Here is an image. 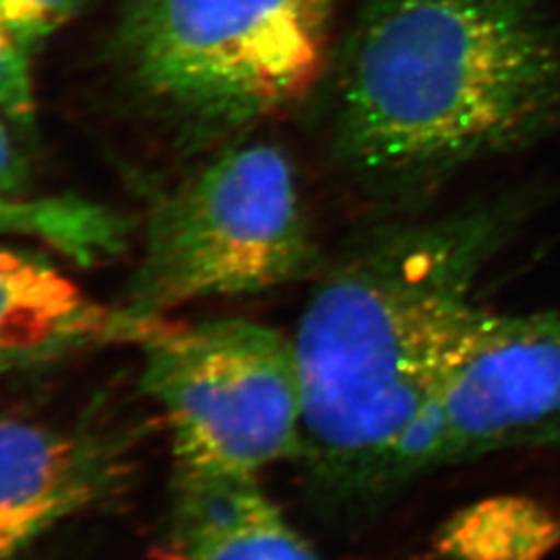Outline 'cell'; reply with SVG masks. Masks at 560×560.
Segmentation results:
<instances>
[{
    "label": "cell",
    "instance_id": "3957f363",
    "mask_svg": "<svg viewBox=\"0 0 560 560\" xmlns=\"http://www.w3.org/2000/svg\"><path fill=\"white\" fill-rule=\"evenodd\" d=\"M332 9L335 0H133L120 55L154 101L240 127L320 80Z\"/></svg>",
    "mask_w": 560,
    "mask_h": 560
},
{
    "label": "cell",
    "instance_id": "7c38bea8",
    "mask_svg": "<svg viewBox=\"0 0 560 560\" xmlns=\"http://www.w3.org/2000/svg\"><path fill=\"white\" fill-rule=\"evenodd\" d=\"M27 48L7 27L0 25V108L18 120L34 115V83Z\"/></svg>",
    "mask_w": 560,
    "mask_h": 560
},
{
    "label": "cell",
    "instance_id": "6da1fadb",
    "mask_svg": "<svg viewBox=\"0 0 560 560\" xmlns=\"http://www.w3.org/2000/svg\"><path fill=\"white\" fill-rule=\"evenodd\" d=\"M501 210L386 231L320 280L293 339L300 459L330 511L382 504L390 459L420 420L486 264L506 237Z\"/></svg>",
    "mask_w": 560,
    "mask_h": 560
},
{
    "label": "cell",
    "instance_id": "8992f818",
    "mask_svg": "<svg viewBox=\"0 0 560 560\" xmlns=\"http://www.w3.org/2000/svg\"><path fill=\"white\" fill-rule=\"evenodd\" d=\"M509 448L560 451V312L467 314L386 467L382 502L420 476Z\"/></svg>",
    "mask_w": 560,
    "mask_h": 560
},
{
    "label": "cell",
    "instance_id": "52a82bcc",
    "mask_svg": "<svg viewBox=\"0 0 560 560\" xmlns=\"http://www.w3.org/2000/svg\"><path fill=\"white\" fill-rule=\"evenodd\" d=\"M171 320L88 295L52 261L0 245V370H27L110 345H143Z\"/></svg>",
    "mask_w": 560,
    "mask_h": 560
},
{
    "label": "cell",
    "instance_id": "4fadbf2b",
    "mask_svg": "<svg viewBox=\"0 0 560 560\" xmlns=\"http://www.w3.org/2000/svg\"><path fill=\"white\" fill-rule=\"evenodd\" d=\"M23 173H21V162L9 141L7 131L0 125V194L4 196H15L18 189L23 183Z\"/></svg>",
    "mask_w": 560,
    "mask_h": 560
},
{
    "label": "cell",
    "instance_id": "5bb4252c",
    "mask_svg": "<svg viewBox=\"0 0 560 560\" xmlns=\"http://www.w3.org/2000/svg\"><path fill=\"white\" fill-rule=\"evenodd\" d=\"M0 560H15V559H0Z\"/></svg>",
    "mask_w": 560,
    "mask_h": 560
},
{
    "label": "cell",
    "instance_id": "ba28073f",
    "mask_svg": "<svg viewBox=\"0 0 560 560\" xmlns=\"http://www.w3.org/2000/svg\"><path fill=\"white\" fill-rule=\"evenodd\" d=\"M120 455L90 434L0 420V559L117 490Z\"/></svg>",
    "mask_w": 560,
    "mask_h": 560
},
{
    "label": "cell",
    "instance_id": "30bf717a",
    "mask_svg": "<svg viewBox=\"0 0 560 560\" xmlns=\"http://www.w3.org/2000/svg\"><path fill=\"white\" fill-rule=\"evenodd\" d=\"M0 237L42 241L80 266H96L127 247L129 224L110 208L73 196L0 194Z\"/></svg>",
    "mask_w": 560,
    "mask_h": 560
},
{
    "label": "cell",
    "instance_id": "8fae6325",
    "mask_svg": "<svg viewBox=\"0 0 560 560\" xmlns=\"http://www.w3.org/2000/svg\"><path fill=\"white\" fill-rule=\"evenodd\" d=\"M88 0H0V25L32 50L71 20Z\"/></svg>",
    "mask_w": 560,
    "mask_h": 560
},
{
    "label": "cell",
    "instance_id": "277c9868",
    "mask_svg": "<svg viewBox=\"0 0 560 560\" xmlns=\"http://www.w3.org/2000/svg\"><path fill=\"white\" fill-rule=\"evenodd\" d=\"M314 245L295 173L277 145L222 154L154 208L125 305L143 318L301 279Z\"/></svg>",
    "mask_w": 560,
    "mask_h": 560
},
{
    "label": "cell",
    "instance_id": "9c48e42d",
    "mask_svg": "<svg viewBox=\"0 0 560 560\" xmlns=\"http://www.w3.org/2000/svg\"><path fill=\"white\" fill-rule=\"evenodd\" d=\"M159 560H322L249 476L177 469Z\"/></svg>",
    "mask_w": 560,
    "mask_h": 560
},
{
    "label": "cell",
    "instance_id": "5b68a950",
    "mask_svg": "<svg viewBox=\"0 0 560 560\" xmlns=\"http://www.w3.org/2000/svg\"><path fill=\"white\" fill-rule=\"evenodd\" d=\"M143 390L173 434L177 469L258 478L300 457L293 339L260 322H168L143 342Z\"/></svg>",
    "mask_w": 560,
    "mask_h": 560
},
{
    "label": "cell",
    "instance_id": "7a4b0ae2",
    "mask_svg": "<svg viewBox=\"0 0 560 560\" xmlns=\"http://www.w3.org/2000/svg\"><path fill=\"white\" fill-rule=\"evenodd\" d=\"M560 125L546 0H370L345 44L339 145L363 175L418 180Z\"/></svg>",
    "mask_w": 560,
    "mask_h": 560
}]
</instances>
